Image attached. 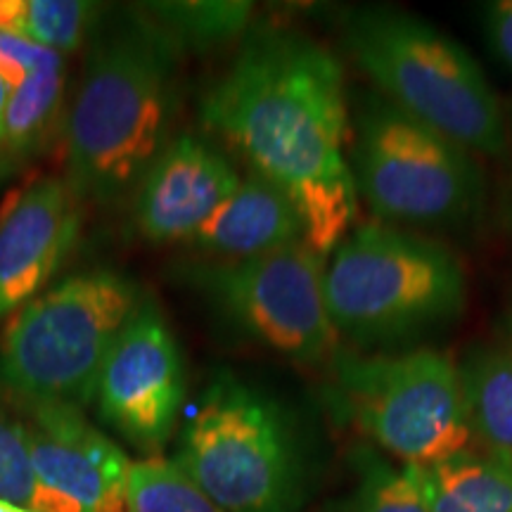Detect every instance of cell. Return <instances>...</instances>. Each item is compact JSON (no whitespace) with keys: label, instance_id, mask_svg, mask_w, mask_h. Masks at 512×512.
<instances>
[{"label":"cell","instance_id":"cell-1","mask_svg":"<svg viewBox=\"0 0 512 512\" xmlns=\"http://www.w3.org/2000/svg\"><path fill=\"white\" fill-rule=\"evenodd\" d=\"M207 131L297 207L323 259L356 228L349 100L339 57L299 29H249L200 102Z\"/></svg>","mask_w":512,"mask_h":512},{"label":"cell","instance_id":"cell-2","mask_svg":"<svg viewBox=\"0 0 512 512\" xmlns=\"http://www.w3.org/2000/svg\"><path fill=\"white\" fill-rule=\"evenodd\" d=\"M178 50L138 5L105 12L64 119L69 183L81 202L110 204L136 192L169 145L178 107Z\"/></svg>","mask_w":512,"mask_h":512},{"label":"cell","instance_id":"cell-3","mask_svg":"<svg viewBox=\"0 0 512 512\" xmlns=\"http://www.w3.org/2000/svg\"><path fill=\"white\" fill-rule=\"evenodd\" d=\"M332 328L354 347H392L444 328L467 304L460 259L437 240L363 223L325 259Z\"/></svg>","mask_w":512,"mask_h":512},{"label":"cell","instance_id":"cell-4","mask_svg":"<svg viewBox=\"0 0 512 512\" xmlns=\"http://www.w3.org/2000/svg\"><path fill=\"white\" fill-rule=\"evenodd\" d=\"M344 48L384 100L470 152L503 157L510 136L501 100L475 57L425 19L384 5L351 10Z\"/></svg>","mask_w":512,"mask_h":512},{"label":"cell","instance_id":"cell-5","mask_svg":"<svg viewBox=\"0 0 512 512\" xmlns=\"http://www.w3.org/2000/svg\"><path fill=\"white\" fill-rule=\"evenodd\" d=\"M145 294L107 268L69 275L22 306L0 335V389L15 399L86 406L124 325Z\"/></svg>","mask_w":512,"mask_h":512},{"label":"cell","instance_id":"cell-6","mask_svg":"<svg viewBox=\"0 0 512 512\" xmlns=\"http://www.w3.org/2000/svg\"><path fill=\"white\" fill-rule=\"evenodd\" d=\"M174 463L226 512L302 508V463L283 406L228 368L192 406Z\"/></svg>","mask_w":512,"mask_h":512},{"label":"cell","instance_id":"cell-7","mask_svg":"<svg viewBox=\"0 0 512 512\" xmlns=\"http://www.w3.org/2000/svg\"><path fill=\"white\" fill-rule=\"evenodd\" d=\"M349 166L356 197L387 226L453 228L484 204L475 152L377 93L358 102Z\"/></svg>","mask_w":512,"mask_h":512},{"label":"cell","instance_id":"cell-8","mask_svg":"<svg viewBox=\"0 0 512 512\" xmlns=\"http://www.w3.org/2000/svg\"><path fill=\"white\" fill-rule=\"evenodd\" d=\"M337 389L356 425L411 467L467 451L472 439L458 363L434 349L330 361Z\"/></svg>","mask_w":512,"mask_h":512},{"label":"cell","instance_id":"cell-9","mask_svg":"<svg viewBox=\"0 0 512 512\" xmlns=\"http://www.w3.org/2000/svg\"><path fill=\"white\" fill-rule=\"evenodd\" d=\"M323 271V256L297 242L256 259L190 266L183 275L242 335L294 363L318 366L339 351Z\"/></svg>","mask_w":512,"mask_h":512},{"label":"cell","instance_id":"cell-10","mask_svg":"<svg viewBox=\"0 0 512 512\" xmlns=\"http://www.w3.org/2000/svg\"><path fill=\"white\" fill-rule=\"evenodd\" d=\"M95 403L119 437L150 458L169 441L185 399V363L164 313L145 297L102 361Z\"/></svg>","mask_w":512,"mask_h":512},{"label":"cell","instance_id":"cell-11","mask_svg":"<svg viewBox=\"0 0 512 512\" xmlns=\"http://www.w3.org/2000/svg\"><path fill=\"white\" fill-rule=\"evenodd\" d=\"M10 403L27 430L36 475L48 489L72 498L83 512H128L131 460L95 430L79 406L15 396Z\"/></svg>","mask_w":512,"mask_h":512},{"label":"cell","instance_id":"cell-12","mask_svg":"<svg viewBox=\"0 0 512 512\" xmlns=\"http://www.w3.org/2000/svg\"><path fill=\"white\" fill-rule=\"evenodd\" d=\"M240 183V171L221 147L195 133H178L133 192L138 233L152 245L188 242Z\"/></svg>","mask_w":512,"mask_h":512},{"label":"cell","instance_id":"cell-13","mask_svg":"<svg viewBox=\"0 0 512 512\" xmlns=\"http://www.w3.org/2000/svg\"><path fill=\"white\" fill-rule=\"evenodd\" d=\"M83 202L64 178L29 183L0 214V318L27 306L67 261Z\"/></svg>","mask_w":512,"mask_h":512},{"label":"cell","instance_id":"cell-14","mask_svg":"<svg viewBox=\"0 0 512 512\" xmlns=\"http://www.w3.org/2000/svg\"><path fill=\"white\" fill-rule=\"evenodd\" d=\"M304 240L302 216L290 197L249 171L238 190L188 240L216 261L256 259Z\"/></svg>","mask_w":512,"mask_h":512},{"label":"cell","instance_id":"cell-15","mask_svg":"<svg viewBox=\"0 0 512 512\" xmlns=\"http://www.w3.org/2000/svg\"><path fill=\"white\" fill-rule=\"evenodd\" d=\"M411 470L430 512H512L510 458L463 451Z\"/></svg>","mask_w":512,"mask_h":512},{"label":"cell","instance_id":"cell-16","mask_svg":"<svg viewBox=\"0 0 512 512\" xmlns=\"http://www.w3.org/2000/svg\"><path fill=\"white\" fill-rule=\"evenodd\" d=\"M470 430L496 456L512 460V354L475 347L458 363Z\"/></svg>","mask_w":512,"mask_h":512},{"label":"cell","instance_id":"cell-17","mask_svg":"<svg viewBox=\"0 0 512 512\" xmlns=\"http://www.w3.org/2000/svg\"><path fill=\"white\" fill-rule=\"evenodd\" d=\"M64 67L29 74L12 88L5 105L0 143L17 166L48 150L64 124Z\"/></svg>","mask_w":512,"mask_h":512},{"label":"cell","instance_id":"cell-18","mask_svg":"<svg viewBox=\"0 0 512 512\" xmlns=\"http://www.w3.org/2000/svg\"><path fill=\"white\" fill-rule=\"evenodd\" d=\"M105 8L88 0H0V31L55 53H74L91 41Z\"/></svg>","mask_w":512,"mask_h":512},{"label":"cell","instance_id":"cell-19","mask_svg":"<svg viewBox=\"0 0 512 512\" xmlns=\"http://www.w3.org/2000/svg\"><path fill=\"white\" fill-rule=\"evenodd\" d=\"M178 50H209L247 36L254 5L242 0H188L138 5Z\"/></svg>","mask_w":512,"mask_h":512},{"label":"cell","instance_id":"cell-20","mask_svg":"<svg viewBox=\"0 0 512 512\" xmlns=\"http://www.w3.org/2000/svg\"><path fill=\"white\" fill-rule=\"evenodd\" d=\"M0 501L34 512H83L79 503L38 479L24 422L15 408L5 406H0Z\"/></svg>","mask_w":512,"mask_h":512},{"label":"cell","instance_id":"cell-21","mask_svg":"<svg viewBox=\"0 0 512 512\" xmlns=\"http://www.w3.org/2000/svg\"><path fill=\"white\" fill-rule=\"evenodd\" d=\"M126 508L128 512H226L174 460L159 456L131 463Z\"/></svg>","mask_w":512,"mask_h":512},{"label":"cell","instance_id":"cell-22","mask_svg":"<svg viewBox=\"0 0 512 512\" xmlns=\"http://www.w3.org/2000/svg\"><path fill=\"white\" fill-rule=\"evenodd\" d=\"M347 512H430L411 467L394 470L382 460L363 465Z\"/></svg>","mask_w":512,"mask_h":512},{"label":"cell","instance_id":"cell-23","mask_svg":"<svg viewBox=\"0 0 512 512\" xmlns=\"http://www.w3.org/2000/svg\"><path fill=\"white\" fill-rule=\"evenodd\" d=\"M60 67H64L60 53L38 46L29 38L0 31V79L5 81L10 91L17 88L29 74Z\"/></svg>","mask_w":512,"mask_h":512},{"label":"cell","instance_id":"cell-24","mask_svg":"<svg viewBox=\"0 0 512 512\" xmlns=\"http://www.w3.org/2000/svg\"><path fill=\"white\" fill-rule=\"evenodd\" d=\"M484 38L491 53L512 72V0L486 3L482 12Z\"/></svg>","mask_w":512,"mask_h":512},{"label":"cell","instance_id":"cell-25","mask_svg":"<svg viewBox=\"0 0 512 512\" xmlns=\"http://www.w3.org/2000/svg\"><path fill=\"white\" fill-rule=\"evenodd\" d=\"M17 169H19V166H17L15 162H12L8 152H5L3 143H0V183H3V181H8V178H10L12 174H15Z\"/></svg>","mask_w":512,"mask_h":512},{"label":"cell","instance_id":"cell-26","mask_svg":"<svg viewBox=\"0 0 512 512\" xmlns=\"http://www.w3.org/2000/svg\"><path fill=\"white\" fill-rule=\"evenodd\" d=\"M10 98V88L5 86V81L0 79V126H3V114H5V105H8Z\"/></svg>","mask_w":512,"mask_h":512},{"label":"cell","instance_id":"cell-27","mask_svg":"<svg viewBox=\"0 0 512 512\" xmlns=\"http://www.w3.org/2000/svg\"><path fill=\"white\" fill-rule=\"evenodd\" d=\"M0 512H34V510L22 508V505H15V503H8V501H0Z\"/></svg>","mask_w":512,"mask_h":512},{"label":"cell","instance_id":"cell-28","mask_svg":"<svg viewBox=\"0 0 512 512\" xmlns=\"http://www.w3.org/2000/svg\"><path fill=\"white\" fill-rule=\"evenodd\" d=\"M510 219H512V214H510Z\"/></svg>","mask_w":512,"mask_h":512}]
</instances>
